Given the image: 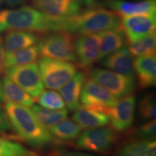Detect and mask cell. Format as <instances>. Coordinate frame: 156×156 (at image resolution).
Returning a JSON list of instances; mask_svg holds the SVG:
<instances>
[{"label":"cell","instance_id":"f546056e","mask_svg":"<svg viewBox=\"0 0 156 156\" xmlns=\"http://www.w3.org/2000/svg\"><path fill=\"white\" fill-rule=\"evenodd\" d=\"M156 122L155 119L147 121L138 128L136 136L139 139L153 140L156 135Z\"/></svg>","mask_w":156,"mask_h":156},{"label":"cell","instance_id":"5bb4252c","mask_svg":"<svg viewBox=\"0 0 156 156\" xmlns=\"http://www.w3.org/2000/svg\"><path fill=\"white\" fill-rule=\"evenodd\" d=\"M104 5L122 17L147 15L155 16V0H143L140 2H126L123 0H105Z\"/></svg>","mask_w":156,"mask_h":156},{"label":"cell","instance_id":"e575fe53","mask_svg":"<svg viewBox=\"0 0 156 156\" xmlns=\"http://www.w3.org/2000/svg\"><path fill=\"white\" fill-rule=\"evenodd\" d=\"M3 1L5 2L6 5L12 7L23 5L27 0H3Z\"/></svg>","mask_w":156,"mask_h":156},{"label":"cell","instance_id":"30bf717a","mask_svg":"<svg viewBox=\"0 0 156 156\" xmlns=\"http://www.w3.org/2000/svg\"><path fill=\"white\" fill-rule=\"evenodd\" d=\"M136 98L132 94L121 98L110 109L111 126L116 132H124L133 125L135 119Z\"/></svg>","mask_w":156,"mask_h":156},{"label":"cell","instance_id":"8fae6325","mask_svg":"<svg viewBox=\"0 0 156 156\" xmlns=\"http://www.w3.org/2000/svg\"><path fill=\"white\" fill-rule=\"evenodd\" d=\"M101 48L100 33L81 35L75 41V51L80 67L89 70L98 58Z\"/></svg>","mask_w":156,"mask_h":156},{"label":"cell","instance_id":"cb8c5ba5","mask_svg":"<svg viewBox=\"0 0 156 156\" xmlns=\"http://www.w3.org/2000/svg\"><path fill=\"white\" fill-rule=\"evenodd\" d=\"M33 112L36 115L39 122L46 129H49L59 122L66 119L68 112L66 108L62 110H51L40 106H34Z\"/></svg>","mask_w":156,"mask_h":156},{"label":"cell","instance_id":"8d00e7d4","mask_svg":"<svg viewBox=\"0 0 156 156\" xmlns=\"http://www.w3.org/2000/svg\"><path fill=\"white\" fill-rule=\"evenodd\" d=\"M4 101V96L2 92V83L0 81V105L3 103Z\"/></svg>","mask_w":156,"mask_h":156},{"label":"cell","instance_id":"4dcf8cb0","mask_svg":"<svg viewBox=\"0 0 156 156\" xmlns=\"http://www.w3.org/2000/svg\"><path fill=\"white\" fill-rule=\"evenodd\" d=\"M12 130V128L5 112L0 108V134H3L5 137L8 138V139L16 140L15 136L10 134Z\"/></svg>","mask_w":156,"mask_h":156},{"label":"cell","instance_id":"5b68a950","mask_svg":"<svg viewBox=\"0 0 156 156\" xmlns=\"http://www.w3.org/2000/svg\"><path fill=\"white\" fill-rule=\"evenodd\" d=\"M38 67L43 83L51 90L62 88L77 73L75 64L44 56L39 59Z\"/></svg>","mask_w":156,"mask_h":156},{"label":"cell","instance_id":"d590c367","mask_svg":"<svg viewBox=\"0 0 156 156\" xmlns=\"http://www.w3.org/2000/svg\"><path fill=\"white\" fill-rule=\"evenodd\" d=\"M75 1L79 2L82 6L85 5L88 7L97 5L96 1H95V0H75Z\"/></svg>","mask_w":156,"mask_h":156},{"label":"cell","instance_id":"ac0fdd59","mask_svg":"<svg viewBox=\"0 0 156 156\" xmlns=\"http://www.w3.org/2000/svg\"><path fill=\"white\" fill-rule=\"evenodd\" d=\"M73 119L82 129H93L105 126L110 122L108 114L86 106H80L75 110Z\"/></svg>","mask_w":156,"mask_h":156},{"label":"cell","instance_id":"277c9868","mask_svg":"<svg viewBox=\"0 0 156 156\" xmlns=\"http://www.w3.org/2000/svg\"><path fill=\"white\" fill-rule=\"evenodd\" d=\"M40 55L64 62H76L75 41L73 35L63 30L52 31L39 41Z\"/></svg>","mask_w":156,"mask_h":156},{"label":"cell","instance_id":"4fadbf2b","mask_svg":"<svg viewBox=\"0 0 156 156\" xmlns=\"http://www.w3.org/2000/svg\"><path fill=\"white\" fill-rule=\"evenodd\" d=\"M33 7L56 18H64L77 15L82 5L75 0H30Z\"/></svg>","mask_w":156,"mask_h":156},{"label":"cell","instance_id":"8992f818","mask_svg":"<svg viewBox=\"0 0 156 156\" xmlns=\"http://www.w3.org/2000/svg\"><path fill=\"white\" fill-rule=\"evenodd\" d=\"M90 79L104 87L116 98L132 94L136 88V80L134 76H127L111 71L94 67L88 70Z\"/></svg>","mask_w":156,"mask_h":156},{"label":"cell","instance_id":"2e32d148","mask_svg":"<svg viewBox=\"0 0 156 156\" xmlns=\"http://www.w3.org/2000/svg\"><path fill=\"white\" fill-rule=\"evenodd\" d=\"M102 67L127 76H134L133 56L126 48H122L101 60Z\"/></svg>","mask_w":156,"mask_h":156},{"label":"cell","instance_id":"7402d4cb","mask_svg":"<svg viewBox=\"0 0 156 156\" xmlns=\"http://www.w3.org/2000/svg\"><path fill=\"white\" fill-rule=\"evenodd\" d=\"M52 140L58 143H67L77 139L81 133L82 128L75 121L64 119L48 129Z\"/></svg>","mask_w":156,"mask_h":156},{"label":"cell","instance_id":"ffe728a7","mask_svg":"<svg viewBox=\"0 0 156 156\" xmlns=\"http://www.w3.org/2000/svg\"><path fill=\"white\" fill-rule=\"evenodd\" d=\"M100 35L101 48L98 58L99 61L124 48L126 44V37L121 28L103 31L100 33Z\"/></svg>","mask_w":156,"mask_h":156},{"label":"cell","instance_id":"6da1fadb","mask_svg":"<svg viewBox=\"0 0 156 156\" xmlns=\"http://www.w3.org/2000/svg\"><path fill=\"white\" fill-rule=\"evenodd\" d=\"M120 28L119 15L112 9L97 5L90 7L74 16L58 18V30L80 36Z\"/></svg>","mask_w":156,"mask_h":156},{"label":"cell","instance_id":"9a60e30c","mask_svg":"<svg viewBox=\"0 0 156 156\" xmlns=\"http://www.w3.org/2000/svg\"><path fill=\"white\" fill-rule=\"evenodd\" d=\"M134 71L140 89H147L156 84L155 54L137 56L134 60Z\"/></svg>","mask_w":156,"mask_h":156},{"label":"cell","instance_id":"83f0119b","mask_svg":"<svg viewBox=\"0 0 156 156\" xmlns=\"http://www.w3.org/2000/svg\"><path fill=\"white\" fill-rule=\"evenodd\" d=\"M38 102L44 108L51 110H62L66 106L61 95L54 90L43 91L38 97Z\"/></svg>","mask_w":156,"mask_h":156},{"label":"cell","instance_id":"ba28073f","mask_svg":"<svg viewBox=\"0 0 156 156\" xmlns=\"http://www.w3.org/2000/svg\"><path fill=\"white\" fill-rule=\"evenodd\" d=\"M117 141L116 132L111 127L88 129L80 134L76 142L79 150L107 153L113 149Z\"/></svg>","mask_w":156,"mask_h":156},{"label":"cell","instance_id":"d4e9b609","mask_svg":"<svg viewBox=\"0 0 156 156\" xmlns=\"http://www.w3.org/2000/svg\"><path fill=\"white\" fill-rule=\"evenodd\" d=\"M127 49L133 56H142L155 54L156 34L155 32L132 43H129Z\"/></svg>","mask_w":156,"mask_h":156},{"label":"cell","instance_id":"7a4b0ae2","mask_svg":"<svg viewBox=\"0 0 156 156\" xmlns=\"http://www.w3.org/2000/svg\"><path fill=\"white\" fill-rule=\"evenodd\" d=\"M5 112L17 140H22L37 149L46 147L53 141L47 129L39 122L34 112L28 107L6 102Z\"/></svg>","mask_w":156,"mask_h":156},{"label":"cell","instance_id":"3957f363","mask_svg":"<svg viewBox=\"0 0 156 156\" xmlns=\"http://www.w3.org/2000/svg\"><path fill=\"white\" fill-rule=\"evenodd\" d=\"M58 18L45 14L34 7L0 10V33L12 30L36 34L58 31Z\"/></svg>","mask_w":156,"mask_h":156},{"label":"cell","instance_id":"d6a6232c","mask_svg":"<svg viewBox=\"0 0 156 156\" xmlns=\"http://www.w3.org/2000/svg\"><path fill=\"white\" fill-rule=\"evenodd\" d=\"M145 156H156V142L155 140H151L148 142Z\"/></svg>","mask_w":156,"mask_h":156},{"label":"cell","instance_id":"9c48e42d","mask_svg":"<svg viewBox=\"0 0 156 156\" xmlns=\"http://www.w3.org/2000/svg\"><path fill=\"white\" fill-rule=\"evenodd\" d=\"M80 101L84 106L108 115L110 109L116 101V98L91 79H87L85 82L82 90Z\"/></svg>","mask_w":156,"mask_h":156},{"label":"cell","instance_id":"f1b7e54d","mask_svg":"<svg viewBox=\"0 0 156 156\" xmlns=\"http://www.w3.org/2000/svg\"><path fill=\"white\" fill-rule=\"evenodd\" d=\"M149 140H132L124 144L118 153V156H145Z\"/></svg>","mask_w":156,"mask_h":156},{"label":"cell","instance_id":"44dd1931","mask_svg":"<svg viewBox=\"0 0 156 156\" xmlns=\"http://www.w3.org/2000/svg\"><path fill=\"white\" fill-rule=\"evenodd\" d=\"M1 83L4 101L14 103L26 107L34 106L35 103L34 98L9 79L7 76H4Z\"/></svg>","mask_w":156,"mask_h":156},{"label":"cell","instance_id":"4316f807","mask_svg":"<svg viewBox=\"0 0 156 156\" xmlns=\"http://www.w3.org/2000/svg\"><path fill=\"white\" fill-rule=\"evenodd\" d=\"M138 113L144 121L155 119L156 99L154 93H147L142 98L138 105Z\"/></svg>","mask_w":156,"mask_h":156},{"label":"cell","instance_id":"52a82bcc","mask_svg":"<svg viewBox=\"0 0 156 156\" xmlns=\"http://www.w3.org/2000/svg\"><path fill=\"white\" fill-rule=\"evenodd\" d=\"M6 76L34 98H38L44 86L36 62L5 69Z\"/></svg>","mask_w":156,"mask_h":156},{"label":"cell","instance_id":"e0dca14e","mask_svg":"<svg viewBox=\"0 0 156 156\" xmlns=\"http://www.w3.org/2000/svg\"><path fill=\"white\" fill-rule=\"evenodd\" d=\"M3 39L6 54L14 53L34 46L40 41L36 33L19 30H8Z\"/></svg>","mask_w":156,"mask_h":156},{"label":"cell","instance_id":"d6986e66","mask_svg":"<svg viewBox=\"0 0 156 156\" xmlns=\"http://www.w3.org/2000/svg\"><path fill=\"white\" fill-rule=\"evenodd\" d=\"M85 80L86 77L85 74L79 72L59 89L60 95L69 111L74 112L80 106L82 90Z\"/></svg>","mask_w":156,"mask_h":156},{"label":"cell","instance_id":"603a6c76","mask_svg":"<svg viewBox=\"0 0 156 156\" xmlns=\"http://www.w3.org/2000/svg\"><path fill=\"white\" fill-rule=\"evenodd\" d=\"M40 56L39 48L37 44L14 53L6 54L5 58V69L15 66L25 65L35 62Z\"/></svg>","mask_w":156,"mask_h":156},{"label":"cell","instance_id":"7c38bea8","mask_svg":"<svg viewBox=\"0 0 156 156\" xmlns=\"http://www.w3.org/2000/svg\"><path fill=\"white\" fill-rule=\"evenodd\" d=\"M155 16L134 15L122 17L121 28L128 43H132L155 32Z\"/></svg>","mask_w":156,"mask_h":156},{"label":"cell","instance_id":"484cf974","mask_svg":"<svg viewBox=\"0 0 156 156\" xmlns=\"http://www.w3.org/2000/svg\"><path fill=\"white\" fill-rule=\"evenodd\" d=\"M0 156H39L36 152L5 136H0Z\"/></svg>","mask_w":156,"mask_h":156},{"label":"cell","instance_id":"836d02e7","mask_svg":"<svg viewBox=\"0 0 156 156\" xmlns=\"http://www.w3.org/2000/svg\"><path fill=\"white\" fill-rule=\"evenodd\" d=\"M53 156H95L90 154L80 153V152H65V153H58Z\"/></svg>","mask_w":156,"mask_h":156},{"label":"cell","instance_id":"1f68e13d","mask_svg":"<svg viewBox=\"0 0 156 156\" xmlns=\"http://www.w3.org/2000/svg\"><path fill=\"white\" fill-rule=\"evenodd\" d=\"M5 49L4 46L3 37L0 35V76L3 75L5 72Z\"/></svg>","mask_w":156,"mask_h":156}]
</instances>
